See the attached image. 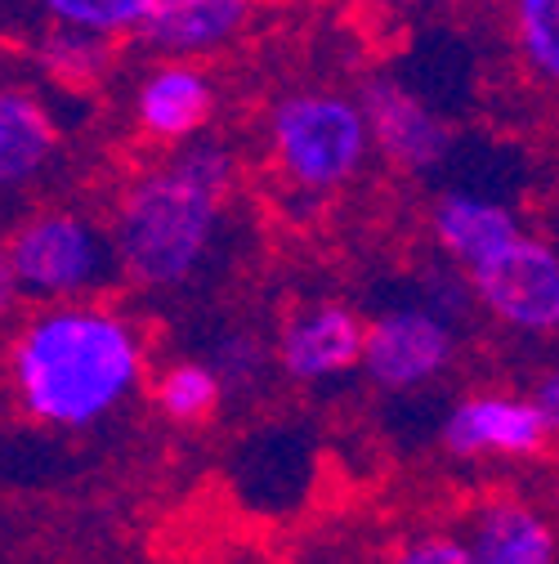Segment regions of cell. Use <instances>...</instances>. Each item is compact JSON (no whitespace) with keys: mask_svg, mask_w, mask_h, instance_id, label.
I'll list each match as a JSON object with an SVG mask.
<instances>
[{"mask_svg":"<svg viewBox=\"0 0 559 564\" xmlns=\"http://www.w3.org/2000/svg\"><path fill=\"white\" fill-rule=\"evenodd\" d=\"M63 153V126L41 86L0 77V202H19L50 180Z\"/></svg>","mask_w":559,"mask_h":564,"instance_id":"cell-11","label":"cell"},{"mask_svg":"<svg viewBox=\"0 0 559 564\" xmlns=\"http://www.w3.org/2000/svg\"><path fill=\"white\" fill-rule=\"evenodd\" d=\"M439 444L457 462H479V457L528 462L550 444V435H546V421L528 394L479 390L448 408L443 426H439Z\"/></svg>","mask_w":559,"mask_h":564,"instance_id":"cell-9","label":"cell"},{"mask_svg":"<svg viewBox=\"0 0 559 564\" xmlns=\"http://www.w3.org/2000/svg\"><path fill=\"white\" fill-rule=\"evenodd\" d=\"M162 0H0V28L32 36L36 28H86L130 41Z\"/></svg>","mask_w":559,"mask_h":564,"instance_id":"cell-15","label":"cell"},{"mask_svg":"<svg viewBox=\"0 0 559 564\" xmlns=\"http://www.w3.org/2000/svg\"><path fill=\"white\" fill-rule=\"evenodd\" d=\"M368 323L344 301H305L277 327V368L296 386H322L363 364Z\"/></svg>","mask_w":559,"mask_h":564,"instance_id":"cell-10","label":"cell"},{"mask_svg":"<svg viewBox=\"0 0 559 564\" xmlns=\"http://www.w3.org/2000/svg\"><path fill=\"white\" fill-rule=\"evenodd\" d=\"M19 301H23V288H19L14 256H10V229H0V323H10Z\"/></svg>","mask_w":559,"mask_h":564,"instance_id":"cell-21","label":"cell"},{"mask_svg":"<svg viewBox=\"0 0 559 564\" xmlns=\"http://www.w3.org/2000/svg\"><path fill=\"white\" fill-rule=\"evenodd\" d=\"M224 399V377L216 368H206L197 359H175L157 372L153 381V403L179 421V426H197V421H211L216 408Z\"/></svg>","mask_w":559,"mask_h":564,"instance_id":"cell-18","label":"cell"},{"mask_svg":"<svg viewBox=\"0 0 559 564\" xmlns=\"http://www.w3.org/2000/svg\"><path fill=\"white\" fill-rule=\"evenodd\" d=\"M117 36L86 28H36L28 36L32 63L45 73V82L73 95H86L117 73Z\"/></svg>","mask_w":559,"mask_h":564,"instance_id":"cell-16","label":"cell"},{"mask_svg":"<svg viewBox=\"0 0 559 564\" xmlns=\"http://www.w3.org/2000/svg\"><path fill=\"white\" fill-rule=\"evenodd\" d=\"M421 6H426V0H363L368 19L381 23V28H398V23H407Z\"/></svg>","mask_w":559,"mask_h":564,"instance_id":"cell-22","label":"cell"},{"mask_svg":"<svg viewBox=\"0 0 559 564\" xmlns=\"http://www.w3.org/2000/svg\"><path fill=\"white\" fill-rule=\"evenodd\" d=\"M368 126H372V144L376 153L403 171V175H430L452 158V121L426 99L416 95L403 77L376 73L359 86Z\"/></svg>","mask_w":559,"mask_h":564,"instance_id":"cell-7","label":"cell"},{"mask_svg":"<svg viewBox=\"0 0 559 564\" xmlns=\"http://www.w3.org/2000/svg\"><path fill=\"white\" fill-rule=\"evenodd\" d=\"M524 234H528L524 210L497 193L474 188V184H452L430 206V238L461 273L502 256Z\"/></svg>","mask_w":559,"mask_h":564,"instance_id":"cell-12","label":"cell"},{"mask_svg":"<svg viewBox=\"0 0 559 564\" xmlns=\"http://www.w3.org/2000/svg\"><path fill=\"white\" fill-rule=\"evenodd\" d=\"M506 28L519 67L559 95V0H506Z\"/></svg>","mask_w":559,"mask_h":564,"instance_id":"cell-17","label":"cell"},{"mask_svg":"<svg viewBox=\"0 0 559 564\" xmlns=\"http://www.w3.org/2000/svg\"><path fill=\"white\" fill-rule=\"evenodd\" d=\"M457 359V318L430 301H403L372 314L363 336V377L385 394H412L439 381Z\"/></svg>","mask_w":559,"mask_h":564,"instance_id":"cell-5","label":"cell"},{"mask_svg":"<svg viewBox=\"0 0 559 564\" xmlns=\"http://www.w3.org/2000/svg\"><path fill=\"white\" fill-rule=\"evenodd\" d=\"M220 108L216 77L197 58H153L130 90V117L149 144L179 149L206 134Z\"/></svg>","mask_w":559,"mask_h":564,"instance_id":"cell-8","label":"cell"},{"mask_svg":"<svg viewBox=\"0 0 559 564\" xmlns=\"http://www.w3.org/2000/svg\"><path fill=\"white\" fill-rule=\"evenodd\" d=\"M10 256L23 301L32 305L86 301L99 296L112 278H121L112 234L73 206H36L23 220H14Z\"/></svg>","mask_w":559,"mask_h":564,"instance_id":"cell-4","label":"cell"},{"mask_svg":"<svg viewBox=\"0 0 559 564\" xmlns=\"http://www.w3.org/2000/svg\"><path fill=\"white\" fill-rule=\"evenodd\" d=\"M465 278L474 305L506 332L559 336V242L550 234H524Z\"/></svg>","mask_w":559,"mask_h":564,"instance_id":"cell-6","label":"cell"},{"mask_svg":"<svg viewBox=\"0 0 559 564\" xmlns=\"http://www.w3.org/2000/svg\"><path fill=\"white\" fill-rule=\"evenodd\" d=\"M268 162L300 197H331L349 188L376 153L363 99L331 86H300L268 104Z\"/></svg>","mask_w":559,"mask_h":564,"instance_id":"cell-3","label":"cell"},{"mask_svg":"<svg viewBox=\"0 0 559 564\" xmlns=\"http://www.w3.org/2000/svg\"><path fill=\"white\" fill-rule=\"evenodd\" d=\"M233 188L238 158L211 134L125 180L108 220L121 278L144 292H184L220 247Z\"/></svg>","mask_w":559,"mask_h":564,"instance_id":"cell-2","label":"cell"},{"mask_svg":"<svg viewBox=\"0 0 559 564\" xmlns=\"http://www.w3.org/2000/svg\"><path fill=\"white\" fill-rule=\"evenodd\" d=\"M470 560L474 564H559V529L519 492L483 498L470 516Z\"/></svg>","mask_w":559,"mask_h":564,"instance_id":"cell-14","label":"cell"},{"mask_svg":"<svg viewBox=\"0 0 559 564\" xmlns=\"http://www.w3.org/2000/svg\"><path fill=\"white\" fill-rule=\"evenodd\" d=\"M390 564H474V560H470V542L457 533H416L390 555Z\"/></svg>","mask_w":559,"mask_h":564,"instance_id":"cell-19","label":"cell"},{"mask_svg":"<svg viewBox=\"0 0 559 564\" xmlns=\"http://www.w3.org/2000/svg\"><path fill=\"white\" fill-rule=\"evenodd\" d=\"M6 349L10 394L23 416L67 435L121 412L149 368L144 332L99 296L36 305Z\"/></svg>","mask_w":559,"mask_h":564,"instance_id":"cell-1","label":"cell"},{"mask_svg":"<svg viewBox=\"0 0 559 564\" xmlns=\"http://www.w3.org/2000/svg\"><path fill=\"white\" fill-rule=\"evenodd\" d=\"M550 238L559 242V210H555V220H550Z\"/></svg>","mask_w":559,"mask_h":564,"instance_id":"cell-24","label":"cell"},{"mask_svg":"<svg viewBox=\"0 0 559 564\" xmlns=\"http://www.w3.org/2000/svg\"><path fill=\"white\" fill-rule=\"evenodd\" d=\"M550 520H555V529H559V484H555V502H550Z\"/></svg>","mask_w":559,"mask_h":564,"instance_id":"cell-23","label":"cell"},{"mask_svg":"<svg viewBox=\"0 0 559 564\" xmlns=\"http://www.w3.org/2000/svg\"><path fill=\"white\" fill-rule=\"evenodd\" d=\"M260 0H162L130 41L149 58H216L233 50L251 23Z\"/></svg>","mask_w":559,"mask_h":564,"instance_id":"cell-13","label":"cell"},{"mask_svg":"<svg viewBox=\"0 0 559 564\" xmlns=\"http://www.w3.org/2000/svg\"><path fill=\"white\" fill-rule=\"evenodd\" d=\"M528 399H533V408H537L541 421H546V435L559 444V359H550V364H541V368L533 372Z\"/></svg>","mask_w":559,"mask_h":564,"instance_id":"cell-20","label":"cell"}]
</instances>
